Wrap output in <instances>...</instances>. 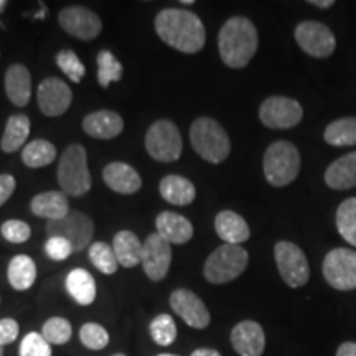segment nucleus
Wrapping results in <instances>:
<instances>
[{"mask_svg": "<svg viewBox=\"0 0 356 356\" xmlns=\"http://www.w3.org/2000/svg\"><path fill=\"white\" fill-rule=\"evenodd\" d=\"M154 25L163 43L186 55L202 51L207 42L203 22L186 8H163L155 17Z\"/></svg>", "mask_w": 356, "mask_h": 356, "instance_id": "f257e3e1", "label": "nucleus"}, {"mask_svg": "<svg viewBox=\"0 0 356 356\" xmlns=\"http://www.w3.org/2000/svg\"><path fill=\"white\" fill-rule=\"evenodd\" d=\"M259 47L256 25L246 17H231L218 33V51L222 63L241 70L251 63Z\"/></svg>", "mask_w": 356, "mask_h": 356, "instance_id": "f03ea898", "label": "nucleus"}, {"mask_svg": "<svg viewBox=\"0 0 356 356\" xmlns=\"http://www.w3.org/2000/svg\"><path fill=\"white\" fill-rule=\"evenodd\" d=\"M300 167V152L292 142L277 140L266 149L262 168H264L267 184L275 186V188L291 185L299 177Z\"/></svg>", "mask_w": 356, "mask_h": 356, "instance_id": "7ed1b4c3", "label": "nucleus"}, {"mask_svg": "<svg viewBox=\"0 0 356 356\" xmlns=\"http://www.w3.org/2000/svg\"><path fill=\"white\" fill-rule=\"evenodd\" d=\"M56 175L66 197H83L91 190L92 178L88 167V154L81 144L66 147L58 162Z\"/></svg>", "mask_w": 356, "mask_h": 356, "instance_id": "20e7f679", "label": "nucleus"}, {"mask_svg": "<svg viewBox=\"0 0 356 356\" xmlns=\"http://www.w3.org/2000/svg\"><path fill=\"white\" fill-rule=\"evenodd\" d=\"M190 142L200 157L210 163H221L229 157L228 132L213 118H198L190 127Z\"/></svg>", "mask_w": 356, "mask_h": 356, "instance_id": "39448f33", "label": "nucleus"}, {"mask_svg": "<svg viewBox=\"0 0 356 356\" xmlns=\"http://www.w3.org/2000/svg\"><path fill=\"white\" fill-rule=\"evenodd\" d=\"M249 264L248 251L239 244H222L207 257L203 266L204 279L215 286L238 279Z\"/></svg>", "mask_w": 356, "mask_h": 356, "instance_id": "423d86ee", "label": "nucleus"}, {"mask_svg": "<svg viewBox=\"0 0 356 356\" xmlns=\"http://www.w3.org/2000/svg\"><path fill=\"white\" fill-rule=\"evenodd\" d=\"M145 149L157 162H175L181 157V149H184L180 131L168 119L155 121L145 134Z\"/></svg>", "mask_w": 356, "mask_h": 356, "instance_id": "0eeeda50", "label": "nucleus"}, {"mask_svg": "<svg viewBox=\"0 0 356 356\" xmlns=\"http://www.w3.org/2000/svg\"><path fill=\"white\" fill-rule=\"evenodd\" d=\"M274 259L280 277L291 289L304 287L309 282V259L297 244L291 241H279L274 246Z\"/></svg>", "mask_w": 356, "mask_h": 356, "instance_id": "6e6552de", "label": "nucleus"}, {"mask_svg": "<svg viewBox=\"0 0 356 356\" xmlns=\"http://www.w3.org/2000/svg\"><path fill=\"white\" fill-rule=\"evenodd\" d=\"M322 273L328 286L348 292L356 289V251L348 248L332 249L325 256Z\"/></svg>", "mask_w": 356, "mask_h": 356, "instance_id": "1a4fd4ad", "label": "nucleus"}, {"mask_svg": "<svg viewBox=\"0 0 356 356\" xmlns=\"http://www.w3.org/2000/svg\"><path fill=\"white\" fill-rule=\"evenodd\" d=\"M48 236H61L68 239L74 252H81L91 244L95 236V222L81 211H70L58 221L47 222Z\"/></svg>", "mask_w": 356, "mask_h": 356, "instance_id": "9d476101", "label": "nucleus"}, {"mask_svg": "<svg viewBox=\"0 0 356 356\" xmlns=\"http://www.w3.org/2000/svg\"><path fill=\"white\" fill-rule=\"evenodd\" d=\"M296 42L312 58H328L337 50V38L325 24L304 20L296 26Z\"/></svg>", "mask_w": 356, "mask_h": 356, "instance_id": "9b49d317", "label": "nucleus"}, {"mask_svg": "<svg viewBox=\"0 0 356 356\" xmlns=\"http://www.w3.org/2000/svg\"><path fill=\"white\" fill-rule=\"evenodd\" d=\"M259 119L269 129H292L304 119L300 102L287 96H270L262 101Z\"/></svg>", "mask_w": 356, "mask_h": 356, "instance_id": "f8f14e48", "label": "nucleus"}, {"mask_svg": "<svg viewBox=\"0 0 356 356\" xmlns=\"http://www.w3.org/2000/svg\"><path fill=\"white\" fill-rule=\"evenodd\" d=\"M61 29L71 37L89 42L99 37L102 30V22L95 12L89 10L88 7L70 6L65 7L58 15Z\"/></svg>", "mask_w": 356, "mask_h": 356, "instance_id": "ddd939ff", "label": "nucleus"}, {"mask_svg": "<svg viewBox=\"0 0 356 356\" xmlns=\"http://www.w3.org/2000/svg\"><path fill=\"white\" fill-rule=\"evenodd\" d=\"M142 267L147 277L154 282L165 279L172 264V248L159 233L147 236L142 248Z\"/></svg>", "mask_w": 356, "mask_h": 356, "instance_id": "4468645a", "label": "nucleus"}, {"mask_svg": "<svg viewBox=\"0 0 356 356\" xmlns=\"http://www.w3.org/2000/svg\"><path fill=\"white\" fill-rule=\"evenodd\" d=\"M172 310L191 328L203 330L211 322L210 310L195 292L188 289H177L170 293Z\"/></svg>", "mask_w": 356, "mask_h": 356, "instance_id": "2eb2a0df", "label": "nucleus"}, {"mask_svg": "<svg viewBox=\"0 0 356 356\" xmlns=\"http://www.w3.org/2000/svg\"><path fill=\"white\" fill-rule=\"evenodd\" d=\"M38 108L47 118H58L70 109L73 91L60 78H47L40 83L37 91Z\"/></svg>", "mask_w": 356, "mask_h": 356, "instance_id": "dca6fc26", "label": "nucleus"}, {"mask_svg": "<svg viewBox=\"0 0 356 356\" xmlns=\"http://www.w3.org/2000/svg\"><path fill=\"white\" fill-rule=\"evenodd\" d=\"M231 345L239 356H262L266 350V333L254 320H243L231 332Z\"/></svg>", "mask_w": 356, "mask_h": 356, "instance_id": "f3484780", "label": "nucleus"}, {"mask_svg": "<svg viewBox=\"0 0 356 356\" xmlns=\"http://www.w3.org/2000/svg\"><path fill=\"white\" fill-rule=\"evenodd\" d=\"M83 131L92 139H114L124 131V119L114 111H96L83 119Z\"/></svg>", "mask_w": 356, "mask_h": 356, "instance_id": "a211bd4d", "label": "nucleus"}, {"mask_svg": "<svg viewBox=\"0 0 356 356\" xmlns=\"http://www.w3.org/2000/svg\"><path fill=\"white\" fill-rule=\"evenodd\" d=\"M104 184L115 193L134 195L140 190L142 178L139 172L126 162H111L102 172Z\"/></svg>", "mask_w": 356, "mask_h": 356, "instance_id": "6ab92c4d", "label": "nucleus"}, {"mask_svg": "<svg viewBox=\"0 0 356 356\" xmlns=\"http://www.w3.org/2000/svg\"><path fill=\"white\" fill-rule=\"evenodd\" d=\"M157 233L170 244H186L193 238V225L188 218L173 211H162L155 218Z\"/></svg>", "mask_w": 356, "mask_h": 356, "instance_id": "aec40b11", "label": "nucleus"}, {"mask_svg": "<svg viewBox=\"0 0 356 356\" xmlns=\"http://www.w3.org/2000/svg\"><path fill=\"white\" fill-rule=\"evenodd\" d=\"M6 95L13 106L25 108L32 97V74L26 66L15 63L6 73Z\"/></svg>", "mask_w": 356, "mask_h": 356, "instance_id": "412c9836", "label": "nucleus"}, {"mask_svg": "<svg viewBox=\"0 0 356 356\" xmlns=\"http://www.w3.org/2000/svg\"><path fill=\"white\" fill-rule=\"evenodd\" d=\"M30 210L35 216L47 218L48 221H58L65 218L70 210L68 197L63 191H43V193L35 195L30 203Z\"/></svg>", "mask_w": 356, "mask_h": 356, "instance_id": "4be33fe9", "label": "nucleus"}, {"mask_svg": "<svg viewBox=\"0 0 356 356\" xmlns=\"http://www.w3.org/2000/svg\"><path fill=\"white\" fill-rule=\"evenodd\" d=\"M325 184L332 190H350L356 186V150L332 162L325 170Z\"/></svg>", "mask_w": 356, "mask_h": 356, "instance_id": "5701e85b", "label": "nucleus"}, {"mask_svg": "<svg viewBox=\"0 0 356 356\" xmlns=\"http://www.w3.org/2000/svg\"><path fill=\"white\" fill-rule=\"evenodd\" d=\"M215 231L226 244L246 243L251 236L246 220L231 210L218 213L215 218Z\"/></svg>", "mask_w": 356, "mask_h": 356, "instance_id": "b1692460", "label": "nucleus"}, {"mask_svg": "<svg viewBox=\"0 0 356 356\" xmlns=\"http://www.w3.org/2000/svg\"><path fill=\"white\" fill-rule=\"evenodd\" d=\"M160 197L175 207H188L197 198V188L188 178L181 175H165L159 185Z\"/></svg>", "mask_w": 356, "mask_h": 356, "instance_id": "393cba45", "label": "nucleus"}, {"mask_svg": "<svg viewBox=\"0 0 356 356\" xmlns=\"http://www.w3.org/2000/svg\"><path fill=\"white\" fill-rule=\"evenodd\" d=\"M142 248L144 243H140V239L137 238L136 233L129 229H122L119 233H115L113 249L114 254L118 257L119 266L131 269L142 262Z\"/></svg>", "mask_w": 356, "mask_h": 356, "instance_id": "a878e982", "label": "nucleus"}, {"mask_svg": "<svg viewBox=\"0 0 356 356\" xmlns=\"http://www.w3.org/2000/svg\"><path fill=\"white\" fill-rule=\"evenodd\" d=\"M66 291L78 305L88 307L96 300V280L86 269H73L66 275Z\"/></svg>", "mask_w": 356, "mask_h": 356, "instance_id": "bb28decb", "label": "nucleus"}, {"mask_svg": "<svg viewBox=\"0 0 356 356\" xmlns=\"http://www.w3.org/2000/svg\"><path fill=\"white\" fill-rule=\"evenodd\" d=\"M7 279L15 291H29L37 280V264L26 254L12 257L7 267Z\"/></svg>", "mask_w": 356, "mask_h": 356, "instance_id": "cd10ccee", "label": "nucleus"}, {"mask_svg": "<svg viewBox=\"0 0 356 356\" xmlns=\"http://www.w3.org/2000/svg\"><path fill=\"white\" fill-rule=\"evenodd\" d=\"M30 136V119L25 114H13L8 118L0 147L6 154L20 150Z\"/></svg>", "mask_w": 356, "mask_h": 356, "instance_id": "c85d7f7f", "label": "nucleus"}, {"mask_svg": "<svg viewBox=\"0 0 356 356\" xmlns=\"http://www.w3.org/2000/svg\"><path fill=\"white\" fill-rule=\"evenodd\" d=\"M58 150L50 140L35 139L22 150V162L29 168H42L56 160Z\"/></svg>", "mask_w": 356, "mask_h": 356, "instance_id": "c756f323", "label": "nucleus"}, {"mask_svg": "<svg viewBox=\"0 0 356 356\" xmlns=\"http://www.w3.org/2000/svg\"><path fill=\"white\" fill-rule=\"evenodd\" d=\"M323 139L333 147L356 145V115L337 119L328 124L323 132Z\"/></svg>", "mask_w": 356, "mask_h": 356, "instance_id": "7c9ffc66", "label": "nucleus"}, {"mask_svg": "<svg viewBox=\"0 0 356 356\" xmlns=\"http://www.w3.org/2000/svg\"><path fill=\"white\" fill-rule=\"evenodd\" d=\"M335 221L341 238L356 248V197L341 202L337 210Z\"/></svg>", "mask_w": 356, "mask_h": 356, "instance_id": "2f4dec72", "label": "nucleus"}, {"mask_svg": "<svg viewBox=\"0 0 356 356\" xmlns=\"http://www.w3.org/2000/svg\"><path fill=\"white\" fill-rule=\"evenodd\" d=\"M124 68L121 61L109 50L97 53V81L102 88H108L111 83H118L122 79Z\"/></svg>", "mask_w": 356, "mask_h": 356, "instance_id": "473e14b6", "label": "nucleus"}, {"mask_svg": "<svg viewBox=\"0 0 356 356\" xmlns=\"http://www.w3.org/2000/svg\"><path fill=\"white\" fill-rule=\"evenodd\" d=\"M89 261H91L92 266L102 274L113 275L118 273V257L114 254L113 246L108 243L97 241L95 244H91V248H89Z\"/></svg>", "mask_w": 356, "mask_h": 356, "instance_id": "72a5a7b5", "label": "nucleus"}, {"mask_svg": "<svg viewBox=\"0 0 356 356\" xmlns=\"http://www.w3.org/2000/svg\"><path fill=\"white\" fill-rule=\"evenodd\" d=\"M150 337L160 346H170L177 340V323L172 315L160 314L150 322Z\"/></svg>", "mask_w": 356, "mask_h": 356, "instance_id": "f704fd0d", "label": "nucleus"}, {"mask_svg": "<svg viewBox=\"0 0 356 356\" xmlns=\"http://www.w3.org/2000/svg\"><path fill=\"white\" fill-rule=\"evenodd\" d=\"M42 335L50 345H65L71 340L73 328L71 323L63 317H51L43 323Z\"/></svg>", "mask_w": 356, "mask_h": 356, "instance_id": "c9c22d12", "label": "nucleus"}, {"mask_svg": "<svg viewBox=\"0 0 356 356\" xmlns=\"http://www.w3.org/2000/svg\"><path fill=\"white\" fill-rule=\"evenodd\" d=\"M56 66L68 76L70 81L81 83L84 74H86V68L81 63L78 55L71 50H61L56 55Z\"/></svg>", "mask_w": 356, "mask_h": 356, "instance_id": "e433bc0d", "label": "nucleus"}, {"mask_svg": "<svg viewBox=\"0 0 356 356\" xmlns=\"http://www.w3.org/2000/svg\"><path fill=\"white\" fill-rule=\"evenodd\" d=\"M79 340L88 350H102L109 345V333L99 323H84L79 330Z\"/></svg>", "mask_w": 356, "mask_h": 356, "instance_id": "4c0bfd02", "label": "nucleus"}, {"mask_svg": "<svg viewBox=\"0 0 356 356\" xmlns=\"http://www.w3.org/2000/svg\"><path fill=\"white\" fill-rule=\"evenodd\" d=\"M20 356H51V346L44 340L42 333L30 332L26 333L22 340L20 348H19Z\"/></svg>", "mask_w": 356, "mask_h": 356, "instance_id": "58836bf2", "label": "nucleus"}, {"mask_svg": "<svg viewBox=\"0 0 356 356\" xmlns=\"http://www.w3.org/2000/svg\"><path fill=\"white\" fill-rule=\"evenodd\" d=\"M0 233H2L6 241L13 244H22L29 241L30 236H32V229H30V226L26 225L25 221L8 220L2 225Z\"/></svg>", "mask_w": 356, "mask_h": 356, "instance_id": "ea45409f", "label": "nucleus"}, {"mask_svg": "<svg viewBox=\"0 0 356 356\" xmlns=\"http://www.w3.org/2000/svg\"><path fill=\"white\" fill-rule=\"evenodd\" d=\"M44 252L53 261H66L74 251L68 239L61 236H50L44 243Z\"/></svg>", "mask_w": 356, "mask_h": 356, "instance_id": "a19ab883", "label": "nucleus"}, {"mask_svg": "<svg viewBox=\"0 0 356 356\" xmlns=\"http://www.w3.org/2000/svg\"><path fill=\"white\" fill-rule=\"evenodd\" d=\"M19 323L13 318H2L0 320V345H10L19 337Z\"/></svg>", "mask_w": 356, "mask_h": 356, "instance_id": "79ce46f5", "label": "nucleus"}, {"mask_svg": "<svg viewBox=\"0 0 356 356\" xmlns=\"http://www.w3.org/2000/svg\"><path fill=\"white\" fill-rule=\"evenodd\" d=\"M17 188V181L10 173H0V207L8 202Z\"/></svg>", "mask_w": 356, "mask_h": 356, "instance_id": "37998d69", "label": "nucleus"}, {"mask_svg": "<svg viewBox=\"0 0 356 356\" xmlns=\"http://www.w3.org/2000/svg\"><path fill=\"white\" fill-rule=\"evenodd\" d=\"M337 356H356V343L355 341H345L338 346Z\"/></svg>", "mask_w": 356, "mask_h": 356, "instance_id": "c03bdc74", "label": "nucleus"}, {"mask_svg": "<svg viewBox=\"0 0 356 356\" xmlns=\"http://www.w3.org/2000/svg\"><path fill=\"white\" fill-rule=\"evenodd\" d=\"M191 356H221V355H220V351H216L213 348H198L191 353Z\"/></svg>", "mask_w": 356, "mask_h": 356, "instance_id": "a18cd8bd", "label": "nucleus"}, {"mask_svg": "<svg viewBox=\"0 0 356 356\" xmlns=\"http://www.w3.org/2000/svg\"><path fill=\"white\" fill-rule=\"evenodd\" d=\"M307 3H310V6H315L318 8H328V7H332L335 2H333V0H309Z\"/></svg>", "mask_w": 356, "mask_h": 356, "instance_id": "49530a36", "label": "nucleus"}, {"mask_svg": "<svg viewBox=\"0 0 356 356\" xmlns=\"http://www.w3.org/2000/svg\"><path fill=\"white\" fill-rule=\"evenodd\" d=\"M6 7H7V2H6V0H0V12L6 10Z\"/></svg>", "mask_w": 356, "mask_h": 356, "instance_id": "de8ad7c7", "label": "nucleus"}, {"mask_svg": "<svg viewBox=\"0 0 356 356\" xmlns=\"http://www.w3.org/2000/svg\"><path fill=\"white\" fill-rule=\"evenodd\" d=\"M181 6H191L193 3V0H184V2H180Z\"/></svg>", "mask_w": 356, "mask_h": 356, "instance_id": "09e8293b", "label": "nucleus"}, {"mask_svg": "<svg viewBox=\"0 0 356 356\" xmlns=\"http://www.w3.org/2000/svg\"><path fill=\"white\" fill-rule=\"evenodd\" d=\"M0 356H3V346L0 345Z\"/></svg>", "mask_w": 356, "mask_h": 356, "instance_id": "8fccbe9b", "label": "nucleus"}, {"mask_svg": "<svg viewBox=\"0 0 356 356\" xmlns=\"http://www.w3.org/2000/svg\"><path fill=\"white\" fill-rule=\"evenodd\" d=\"M159 356H177V355H170V353H162V355H159Z\"/></svg>", "mask_w": 356, "mask_h": 356, "instance_id": "3c124183", "label": "nucleus"}, {"mask_svg": "<svg viewBox=\"0 0 356 356\" xmlns=\"http://www.w3.org/2000/svg\"><path fill=\"white\" fill-rule=\"evenodd\" d=\"M113 356H126L124 353H115V355H113Z\"/></svg>", "mask_w": 356, "mask_h": 356, "instance_id": "603ef678", "label": "nucleus"}]
</instances>
